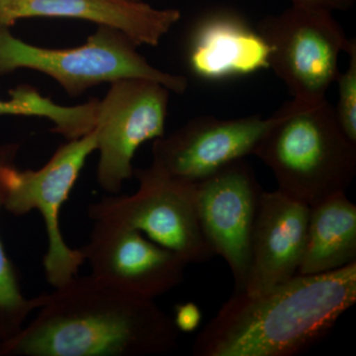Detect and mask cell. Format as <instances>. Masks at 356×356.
<instances>
[{
	"mask_svg": "<svg viewBox=\"0 0 356 356\" xmlns=\"http://www.w3.org/2000/svg\"><path fill=\"white\" fill-rule=\"evenodd\" d=\"M37 312L0 341V356H146L178 346L180 332L154 300L91 273L55 288Z\"/></svg>",
	"mask_w": 356,
	"mask_h": 356,
	"instance_id": "obj_1",
	"label": "cell"
},
{
	"mask_svg": "<svg viewBox=\"0 0 356 356\" xmlns=\"http://www.w3.org/2000/svg\"><path fill=\"white\" fill-rule=\"evenodd\" d=\"M356 302V262L295 275L264 294L234 292L199 332L195 356H296L329 336Z\"/></svg>",
	"mask_w": 356,
	"mask_h": 356,
	"instance_id": "obj_2",
	"label": "cell"
},
{
	"mask_svg": "<svg viewBox=\"0 0 356 356\" xmlns=\"http://www.w3.org/2000/svg\"><path fill=\"white\" fill-rule=\"evenodd\" d=\"M254 154L270 168L278 191L310 207L346 192L356 175V144L327 98L283 105Z\"/></svg>",
	"mask_w": 356,
	"mask_h": 356,
	"instance_id": "obj_3",
	"label": "cell"
},
{
	"mask_svg": "<svg viewBox=\"0 0 356 356\" xmlns=\"http://www.w3.org/2000/svg\"><path fill=\"white\" fill-rule=\"evenodd\" d=\"M137 47L127 35L109 26H98L83 44L70 49L28 44L16 38L10 28L0 27V76L20 69L37 70L55 79L72 97L121 79H151L178 95L186 91L184 76L156 69Z\"/></svg>",
	"mask_w": 356,
	"mask_h": 356,
	"instance_id": "obj_4",
	"label": "cell"
},
{
	"mask_svg": "<svg viewBox=\"0 0 356 356\" xmlns=\"http://www.w3.org/2000/svg\"><path fill=\"white\" fill-rule=\"evenodd\" d=\"M96 151L95 131L69 140L39 170H19L16 163L1 173L2 208L15 217L38 211L44 220L48 248L43 257L47 282L55 289L79 275L86 264L81 248L65 242L60 214L89 156Z\"/></svg>",
	"mask_w": 356,
	"mask_h": 356,
	"instance_id": "obj_5",
	"label": "cell"
},
{
	"mask_svg": "<svg viewBox=\"0 0 356 356\" xmlns=\"http://www.w3.org/2000/svg\"><path fill=\"white\" fill-rule=\"evenodd\" d=\"M257 30L268 44L269 69L286 86L293 100L316 103L327 98L339 74V57L353 40L332 11L292 3L264 18Z\"/></svg>",
	"mask_w": 356,
	"mask_h": 356,
	"instance_id": "obj_6",
	"label": "cell"
},
{
	"mask_svg": "<svg viewBox=\"0 0 356 356\" xmlns=\"http://www.w3.org/2000/svg\"><path fill=\"white\" fill-rule=\"evenodd\" d=\"M139 188L132 195L110 194L89 204L92 221H110L138 229L177 252L187 264L214 257L196 209L194 184L175 179L153 165L134 170Z\"/></svg>",
	"mask_w": 356,
	"mask_h": 356,
	"instance_id": "obj_7",
	"label": "cell"
},
{
	"mask_svg": "<svg viewBox=\"0 0 356 356\" xmlns=\"http://www.w3.org/2000/svg\"><path fill=\"white\" fill-rule=\"evenodd\" d=\"M170 92L151 79H121L98 99L93 128L99 153L96 179L107 193H120L134 177L138 149L165 135Z\"/></svg>",
	"mask_w": 356,
	"mask_h": 356,
	"instance_id": "obj_8",
	"label": "cell"
},
{
	"mask_svg": "<svg viewBox=\"0 0 356 356\" xmlns=\"http://www.w3.org/2000/svg\"><path fill=\"white\" fill-rule=\"evenodd\" d=\"M201 229L215 254L227 261L235 291L247 284L250 243L262 191L252 165L245 159L234 161L194 184Z\"/></svg>",
	"mask_w": 356,
	"mask_h": 356,
	"instance_id": "obj_9",
	"label": "cell"
},
{
	"mask_svg": "<svg viewBox=\"0 0 356 356\" xmlns=\"http://www.w3.org/2000/svg\"><path fill=\"white\" fill-rule=\"evenodd\" d=\"M273 115L220 119L199 117L154 140L153 163L170 177L197 184L234 161L254 154Z\"/></svg>",
	"mask_w": 356,
	"mask_h": 356,
	"instance_id": "obj_10",
	"label": "cell"
},
{
	"mask_svg": "<svg viewBox=\"0 0 356 356\" xmlns=\"http://www.w3.org/2000/svg\"><path fill=\"white\" fill-rule=\"evenodd\" d=\"M81 248L91 274L147 299L170 292L184 280L188 264L180 255L138 229L110 221H93Z\"/></svg>",
	"mask_w": 356,
	"mask_h": 356,
	"instance_id": "obj_11",
	"label": "cell"
},
{
	"mask_svg": "<svg viewBox=\"0 0 356 356\" xmlns=\"http://www.w3.org/2000/svg\"><path fill=\"white\" fill-rule=\"evenodd\" d=\"M310 206L280 191H262L250 243L245 294H264L297 275Z\"/></svg>",
	"mask_w": 356,
	"mask_h": 356,
	"instance_id": "obj_12",
	"label": "cell"
},
{
	"mask_svg": "<svg viewBox=\"0 0 356 356\" xmlns=\"http://www.w3.org/2000/svg\"><path fill=\"white\" fill-rule=\"evenodd\" d=\"M70 18L109 26L137 46L156 47L181 17L178 9H158L128 0H0V27L27 18Z\"/></svg>",
	"mask_w": 356,
	"mask_h": 356,
	"instance_id": "obj_13",
	"label": "cell"
},
{
	"mask_svg": "<svg viewBox=\"0 0 356 356\" xmlns=\"http://www.w3.org/2000/svg\"><path fill=\"white\" fill-rule=\"evenodd\" d=\"M187 55L192 72L205 81H224L269 69L266 40L243 18L228 11L199 21Z\"/></svg>",
	"mask_w": 356,
	"mask_h": 356,
	"instance_id": "obj_14",
	"label": "cell"
},
{
	"mask_svg": "<svg viewBox=\"0 0 356 356\" xmlns=\"http://www.w3.org/2000/svg\"><path fill=\"white\" fill-rule=\"evenodd\" d=\"M356 262V206L346 192L311 207L297 275H315Z\"/></svg>",
	"mask_w": 356,
	"mask_h": 356,
	"instance_id": "obj_15",
	"label": "cell"
},
{
	"mask_svg": "<svg viewBox=\"0 0 356 356\" xmlns=\"http://www.w3.org/2000/svg\"><path fill=\"white\" fill-rule=\"evenodd\" d=\"M20 144H0V209L2 208L1 173L3 168L13 163L19 154ZM47 294L27 298L21 288L17 267L9 259L0 238V341L15 336L24 327L33 312L43 305Z\"/></svg>",
	"mask_w": 356,
	"mask_h": 356,
	"instance_id": "obj_16",
	"label": "cell"
},
{
	"mask_svg": "<svg viewBox=\"0 0 356 356\" xmlns=\"http://www.w3.org/2000/svg\"><path fill=\"white\" fill-rule=\"evenodd\" d=\"M8 99H0V117H40L53 122L58 126L67 120V106L57 104L51 98L40 93L38 89L29 84H20L8 92Z\"/></svg>",
	"mask_w": 356,
	"mask_h": 356,
	"instance_id": "obj_17",
	"label": "cell"
},
{
	"mask_svg": "<svg viewBox=\"0 0 356 356\" xmlns=\"http://www.w3.org/2000/svg\"><path fill=\"white\" fill-rule=\"evenodd\" d=\"M348 65L344 72H339L336 79L339 99L334 107L337 121L343 133L356 144V41L351 40L346 53Z\"/></svg>",
	"mask_w": 356,
	"mask_h": 356,
	"instance_id": "obj_18",
	"label": "cell"
},
{
	"mask_svg": "<svg viewBox=\"0 0 356 356\" xmlns=\"http://www.w3.org/2000/svg\"><path fill=\"white\" fill-rule=\"evenodd\" d=\"M201 320H202V313L196 304L187 302L175 307L173 322L178 331L194 332L200 325Z\"/></svg>",
	"mask_w": 356,
	"mask_h": 356,
	"instance_id": "obj_19",
	"label": "cell"
},
{
	"mask_svg": "<svg viewBox=\"0 0 356 356\" xmlns=\"http://www.w3.org/2000/svg\"><path fill=\"white\" fill-rule=\"evenodd\" d=\"M291 2L293 4L321 7L330 11H346L353 6L355 0H291Z\"/></svg>",
	"mask_w": 356,
	"mask_h": 356,
	"instance_id": "obj_20",
	"label": "cell"
},
{
	"mask_svg": "<svg viewBox=\"0 0 356 356\" xmlns=\"http://www.w3.org/2000/svg\"><path fill=\"white\" fill-rule=\"evenodd\" d=\"M128 1H140V0H128Z\"/></svg>",
	"mask_w": 356,
	"mask_h": 356,
	"instance_id": "obj_21",
	"label": "cell"
}]
</instances>
